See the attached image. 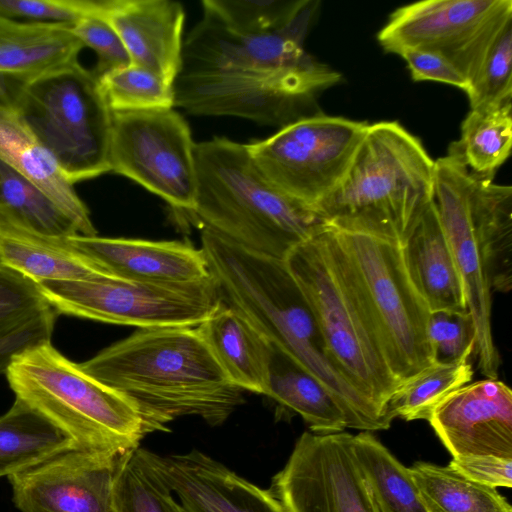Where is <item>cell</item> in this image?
<instances>
[{
    "instance_id": "6da1fadb",
    "label": "cell",
    "mask_w": 512,
    "mask_h": 512,
    "mask_svg": "<svg viewBox=\"0 0 512 512\" xmlns=\"http://www.w3.org/2000/svg\"><path fill=\"white\" fill-rule=\"evenodd\" d=\"M183 40L174 106L283 127L341 80L305 49L315 0H203Z\"/></svg>"
},
{
    "instance_id": "7a4b0ae2",
    "label": "cell",
    "mask_w": 512,
    "mask_h": 512,
    "mask_svg": "<svg viewBox=\"0 0 512 512\" xmlns=\"http://www.w3.org/2000/svg\"><path fill=\"white\" fill-rule=\"evenodd\" d=\"M201 250L223 301L327 388L342 408L347 428L372 432L390 427L332 361L312 309L284 260L205 229Z\"/></svg>"
},
{
    "instance_id": "3957f363",
    "label": "cell",
    "mask_w": 512,
    "mask_h": 512,
    "mask_svg": "<svg viewBox=\"0 0 512 512\" xmlns=\"http://www.w3.org/2000/svg\"><path fill=\"white\" fill-rule=\"evenodd\" d=\"M80 366L135 404L146 434L186 416L220 425L243 403L197 327L138 329Z\"/></svg>"
},
{
    "instance_id": "277c9868",
    "label": "cell",
    "mask_w": 512,
    "mask_h": 512,
    "mask_svg": "<svg viewBox=\"0 0 512 512\" xmlns=\"http://www.w3.org/2000/svg\"><path fill=\"white\" fill-rule=\"evenodd\" d=\"M196 194L188 214L201 229L252 252L284 260L326 226L311 207L276 188L246 144L225 137L195 144Z\"/></svg>"
},
{
    "instance_id": "5b68a950",
    "label": "cell",
    "mask_w": 512,
    "mask_h": 512,
    "mask_svg": "<svg viewBox=\"0 0 512 512\" xmlns=\"http://www.w3.org/2000/svg\"><path fill=\"white\" fill-rule=\"evenodd\" d=\"M434 170L400 123L369 124L343 178L314 210L331 227L403 244L434 200Z\"/></svg>"
},
{
    "instance_id": "8992f818",
    "label": "cell",
    "mask_w": 512,
    "mask_h": 512,
    "mask_svg": "<svg viewBox=\"0 0 512 512\" xmlns=\"http://www.w3.org/2000/svg\"><path fill=\"white\" fill-rule=\"evenodd\" d=\"M319 325L328 353L349 383L389 422L387 404L401 386L393 375L334 229L323 230L284 259Z\"/></svg>"
},
{
    "instance_id": "52a82bcc",
    "label": "cell",
    "mask_w": 512,
    "mask_h": 512,
    "mask_svg": "<svg viewBox=\"0 0 512 512\" xmlns=\"http://www.w3.org/2000/svg\"><path fill=\"white\" fill-rule=\"evenodd\" d=\"M5 374L16 398L48 418L79 449L122 454L146 435L130 399L85 372L50 341L18 354Z\"/></svg>"
},
{
    "instance_id": "ba28073f",
    "label": "cell",
    "mask_w": 512,
    "mask_h": 512,
    "mask_svg": "<svg viewBox=\"0 0 512 512\" xmlns=\"http://www.w3.org/2000/svg\"><path fill=\"white\" fill-rule=\"evenodd\" d=\"M71 183L111 171L112 111L78 61L31 78L15 109Z\"/></svg>"
},
{
    "instance_id": "9c48e42d",
    "label": "cell",
    "mask_w": 512,
    "mask_h": 512,
    "mask_svg": "<svg viewBox=\"0 0 512 512\" xmlns=\"http://www.w3.org/2000/svg\"><path fill=\"white\" fill-rule=\"evenodd\" d=\"M332 228L375 324L389 367L402 385L434 364L428 338L431 311L409 277L402 244Z\"/></svg>"
},
{
    "instance_id": "30bf717a",
    "label": "cell",
    "mask_w": 512,
    "mask_h": 512,
    "mask_svg": "<svg viewBox=\"0 0 512 512\" xmlns=\"http://www.w3.org/2000/svg\"><path fill=\"white\" fill-rule=\"evenodd\" d=\"M36 284L57 314L139 329L197 327L222 301L212 275L190 283L142 282L105 275Z\"/></svg>"
},
{
    "instance_id": "8fae6325",
    "label": "cell",
    "mask_w": 512,
    "mask_h": 512,
    "mask_svg": "<svg viewBox=\"0 0 512 512\" xmlns=\"http://www.w3.org/2000/svg\"><path fill=\"white\" fill-rule=\"evenodd\" d=\"M449 149L435 160L434 203L458 269L472 317L478 368L498 379L500 356L492 334V287L481 222L486 182Z\"/></svg>"
},
{
    "instance_id": "7c38bea8",
    "label": "cell",
    "mask_w": 512,
    "mask_h": 512,
    "mask_svg": "<svg viewBox=\"0 0 512 512\" xmlns=\"http://www.w3.org/2000/svg\"><path fill=\"white\" fill-rule=\"evenodd\" d=\"M368 125L311 114L246 145L259 170L276 188L314 209L343 178Z\"/></svg>"
},
{
    "instance_id": "4fadbf2b",
    "label": "cell",
    "mask_w": 512,
    "mask_h": 512,
    "mask_svg": "<svg viewBox=\"0 0 512 512\" xmlns=\"http://www.w3.org/2000/svg\"><path fill=\"white\" fill-rule=\"evenodd\" d=\"M195 144L189 125L173 108L112 112L111 171L187 215L195 204Z\"/></svg>"
},
{
    "instance_id": "5bb4252c",
    "label": "cell",
    "mask_w": 512,
    "mask_h": 512,
    "mask_svg": "<svg viewBox=\"0 0 512 512\" xmlns=\"http://www.w3.org/2000/svg\"><path fill=\"white\" fill-rule=\"evenodd\" d=\"M511 19V0H425L393 11L377 40L387 53L418 49L439 54L469 83L495 35Z\"/></svg>"
},
{
    "instance_id": "9a60e30c",
    "label": "cell",
    "mask_w": 512,
    "mask_h": 512,
    "mask_svg": "<svg viewBox=\"0 0 512 512\" xmlns=\"http://www.w3.org/2000/svg\"><path fill=\"white\" fill-rule=\"evenodd\" d=\"M345 431L304 432L271 491L286 512H380Z\"/></svg>"
},
{
    "instance_id": "2e32d148",
    "label": "cell",
    "mask_w": 512,
    "mask_h": 512,
    "mask_svg": "<svg viewBox=\"0 0 512 512\" xmlns=\"http://www.w3.org/2000/svg\"><path fill=\"white\" fill-rule=\"evenodd\" d=\"M122 454L78 448L59 453L8 477L13 503L20 512H112Z\"/></svg>"
},
{
    "instance_id": "e0dca14e",
    "label": "cell",
    "mask_w": 512,
    "mask_h": 512,
    "mask_svg": "<svg viewBox=\"0 0 512 512\" xmlns=\"http://www.w3.org/2000/svg\"><path fill=\"white\" fill-rule=\"evenodd\" d=\"M427 421L452 457L512 459V391L498 379L469 382L456 389Z\"/></svg>"
},
{
    "instance_id": "ac0fdd59",
    "label": "cell",
    "mask_w": 512,
    "mask_h": 512,
    "mask_svg": "<svg viewBox=\"0 0 512 512\" xmlns=\"http://www.w3.org/2000/svg\"><path fill=\"white\" fill-rule=\"evenodd\" d=\"M141 451L186 512H286L271 489L255 485L201 451Z\"/></svg>"
},
{
    "instance_id": "d6986e66",
    "label": "cell",
    "mask_w": 512,
    "mask_h": 512,
    "mask_svg": "<svg viewBox=\"0 0 512 512\" xmlns=\"http://www.w3.org/2000/svg\"><path fill=\"white\" fill-rule=\"evenodd\" d=\"M98 13L114 28L131 64L174 84L181 64L185 12L171 0H98Z\"/></svg>"
},
{
    "instance_id": "ffe728a7",
    "label": "cell",
    "mask_w": 512,
    "mask_h": 512,
    "mask_svg": "<svg viewBox=\"0 0 512 512\" xmlns=\"http://www.w3.org/2000/svg\"><path fill=\"white\" fill-rule=\"evenodd\" d=\"M69 241L111 276L156 283H190L211 276L201 248L188 242L73 235Z\"/></svg>"
},
{
    "instance_id": "44dd1931",
    "label": "cell",
    "mask_w": 512,
    "mask_h": 512,
    "mask_svg": "<svg viewBox=\"0 0 512 512\" xmlns=\"http://www.w3.org/2000/svg\"><path fill=\"white\" fill-rule=\"evenodd\" d=\"M0 264L35 283L92 280L107 274L68 239L41 233L0 208Z\"/></svg>"
},
{
    "instance_id": "7402d4cb",
    "label": "cell",
    "mask_w": 512,
    "mask_h": 512,
    "mask_svg": "<svg viewBox=\"0 0 512 512\" xmlns=\"http://www.w3.org/2000/svg\"><path fill=\"white\" fill-rule=\"evenodd\" d=\"M409 277L431 312H467L463 284L434 200L402 244Z\"/></svg>"
},
{
    "instance_id": "603a6c76",
    "label": "cell",
    "mask_w": 512,
    "mask_h": 512,
    "mask_svg": "<svg viewBox=\"0 0 512 512\" xmlns=\"http://www.w3.org/2000/svg\"><path fill=\"white\" fill-rule=\"evenodd\" d=\"M0 160L43 191L75 223L79 235L96 236L89 209L50 152L20 114L0 107Z\"/></svg>"
},
{
    "instance_id": "cb8c5ba5",
    "label": "cell",
    "mask_w": 512,
    "mask_h": 512,
    "mask_svg": "<svg viewBox=\"0 0 512 512\" xmlns=\"http://www.w3.org/2000/svg\"><path fill=\"white\" fill-rule=\"evenodd\" d=\"M197 328L231 383L266 395L270 345L246 318L222 299Z\"/></svg>"
},
{
    "instance_id": "d4e9b609",
    "label": "cell",
    "mask_w": 512,
    "mask_h": 512,
    "mask_svg": "<svg viewBox=\"0 0 512 512\" xmlns=\"http://www.w3.org/2000/svg\"><path fill=\"white\" fill-rule=\"evenodd\" d=\"M83 48L72 27L0 16V73L33 78L78 61Z\"/></svg>"
},
{
    "instance_id": "484cf974",
    "label": "cell",
    "mask_w": 512,
    "mask_h": 512,
    "mask_svg": "<svg viewBox=\"0 0 512 512\" xmlns=\"http://www.w3.org/2000/svg\"><path fill=\"white\" fill-rule=\"evenodd\" d=\"M269 345L266 396L300 415L312 433L344 431L347 428L346 416L327 388L279 348Z\"/></svg>"
},
{
    "instance_id": "4316f807",
    "label": "cell",
    "mask_w": 512,
    "mask_h": 512,
    "mask_svg": "<svg viewBox=\"0 0 512 512\" xmlns=\"http://www.w3.org/2000/svg\"><path fill=\"white\" fill-rule=\"evenodd\" d=\"M76 448L66 433L19 398L0 416V477H9Z\"/></svg>"
},
{
    "instance_id": "83f0119b",
    "label": "cell",
    "mask_w": 512,
    "mask_h": 512,
    "mask_svg": "<svg viewBox=\"0 0 512 512\" xmlns=\"http://www.w3.org/2000/svg\"><path fill=\"white\" fill-rule=\"evenodd\" d=\"M409 471L426 512H512L496 488L472 481L449 465L419 461Z\"/></svg>"
},
{
    "instance_id": "f1b7e54d",
    "label": "cell",
    "mask_w": 512,
    "mask_h": 512,
    "mask_svg": "<svg viewBox=\"0 0 512 512\" xmlns=\"http://www.w3.org/2000/svg\"><path fill=\"white\" fill-rule=\"evenodd\" d=\"M352 449L380 512H426L409 468L371 432L353 435Z\"/></svg>"
},
{
    "instance_id": "f546056e",
    "label": "cell",
    "mask_w": 512,
    "mask_h": 512,
    "mask_svg": "<svg viewBox=\"0 0 512 512\" xmlns=\"http://www.w3.org/2000/svg\"><path fill=\"white\" fill-rule=\"evenodd\" d=\"M512 103L490 109L470 110L461 124L455 151L475 175L493 180L496 170L508 159L512 145Z\"/></svg>"
},
{
    "instance_id": "4dcf8cb0",
    "label": "cell",
    "mask_w": 512,
    "mask_h": 512,
    "mask_svg": "<svg viewBox=\"0 0 512 512\" xmlns=\"http://www.w3.org/2000/svg\"><path fill=\"white\" fill-rule=\"evenodd\" d=\"M470 358L448 363H434L392 394L387 404L391 421L428 420L433 409L450 393L471 382L473 368Z\"/></svg>"
},
{
    "instance_id": "1f68e13d",
    "label": "cell",
    "mask_w": 512,
    "mask_h": 512,
    "mask_svg": "<svg viewBox=\"0 0 512 512\" xmlns=\"http://www.w3.org/2000/svg\"><path fill=\"white\" fill-rule=\"evenodd\" d=\"M112 512H186L168 484L144 458L138 446L123 453L117 464Z\"/></svg>"
},
{
    "instance_id": "d6a6232c",
    "label": "cell",
    "mask_w": 512,
    "mask_h": 512,
    "mask_svg": "<svg viewBox=\"0 0 512 512\" xmlns=\"http://www.w3.org/2000/svg\"><path fill=\"white\" fill-rule=\"evenodd\" d=\"M0 208L41 233L57 237L79 235L73 220L58 205L1 160Z\"/></svg>"
},
{
    "instance_id": "836d02e7",
    "label": "cell",
    "mask_w": 512,
    "mask_h": 512,
    "mask_svg": "<svg viewBox=\"0 0 512 512\" xmlns=\"http://www.w3.org/2000/svg\"><path fill=\"white\" fill-rule=\"evenodd\" d=\"M98 80L112 112L174 107L173 84L145 67L130 64Z\"/></svg>"
},
{
    "instance_id": "e575fe53",
    "label": "cell",
    "mask_w": 512,
    "mask_h": 512,
    "mask_svg": "<svg viewBox=\"0 0 512 512\" xmlns=\"http://www.w3.org/2000/svg\"><path fill=\"white\" fill-rule=\"evenodd\" d=\"M512 19L490 43L466 90L470 110H490L512 103Z\"/></svg>"
},
{
    "instance_id": "d590c367",
    "label": "cell",
    "mask_w": 512,
    "mask_h": 512,
    "mask_svg": "<svg viewBox=\"0 0 512 512\" xmlns=\"http://www.w3.org/2000/svg\"><path fill=\"white\" fill-rule=\"evenodd\" d=\"M428 338L434 363L470 358L475 352V328L469 312H431Z\"/></svg>"
},
{
    "instance_id": "8d00e7d4",
    "label": "cell",
    "mask_w": 512,
    "mask_h": 512,
    "mask_svg": "<svg viewBox=\"0 0 512 512\" xmlns=\"http://www.w3.org/2000/svg\"><path fill=\"white\" fill-rule=\"evenodd\" d=\"M49 307L34 281L0 264V336Z\"/></svg>"
},
{
    "instance_id": "74e56055",
    "label": "cell",
    "mask_w": 512,
    "mask_h": 512,
    "mask_svg": "<svg viewBox=\"0 0 512 512\" xmlns=\"http://www.w3.org/2000/svg\"><path fill=\"white\" fill-rule=\"evenodd\" d=\"M97 0H0V16L12 20L73 27L96 11Z\"/></svg>"
},
{
    "instance_id": "f35d334b",
    "label": "cell",
    "mask_w": 512,
    "mask_h": 512,
    "mask_svg": "<svg viewBox=\"0 0 512 512\" xmlns=\"http://www.w3.org/2000/svg\"><path fill=\"white\" fill-rule=\"evenodd\" d=\"M73 34L83 44L94 50L97 64L93 70L99 78L113 70L131 64L128 52L111 24L96 11L86 15L72 27Z\"/></svg>"
},
{
    "instance_id": "ab89813d",
    "label": "cell",
    "mask_w": 512,
    "mask_h": 512,
    "mask_svg": "<svg viewBox=\"0 0 512 512\" xmlns=\"http://www.w3.org/2000/svg\"><path fill=\"white\" fill-rule=\"evenodd\" d=\"M57 315L49 307L0 336V374L18 354L50 341Z\"/></svg>"
},
{
    "instance_id": "60d3db41",
    "label": "cell",
    "mask_w": 512,
    "mask_h": 512,
    "mask_svg": "<svg viewBox=\"0 0 512 512\" xmlns=\"http://www.w3.org/2000/svg\"><path fill=\"white\" fill-rule=\"evenodd\" d=\"M397 55L407 64L414 81H432L449 84L462 89L468 88V80L443 56L418 49H404Z\"/></svg>"
},
{
    "instance_id": "b9f144b4",
    "label": "cell",
    "mask_w": 512,
    "mask_h": 512,
    "mask_svg": "<svg viewBox=\"0 0 512 512\" xmlns=\"http://www.w3.org/2000/svg\"><path fill=\"white\" fill-rule=\"evenodd\" d=\"M449 466L477 483L496 487H512V459L497 456L467 455L452 457Z\"/></svg>"
},
{
    "instance_id": "7bdbcfd3",
    "label": "cell",
    "mask_w": 512,
    "mask_h": 512,
    "mask_svg": "<svg viewBox=\"0 0 512 512\" xmlns=\"http://www.w3.org/2000/svg\"><path fill=\"white\" fill-rule=\"evenodd\" d=\"M30 79L25 76L0 73V107L16 109Z\"/></svg>"
}]
</instances>
